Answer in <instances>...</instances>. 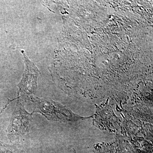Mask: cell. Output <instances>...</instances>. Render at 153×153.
I'll use <instances>...</instances> for the list:
<instances>
[{
	"label": "cell",
	"instance_id": "6da1fadb",
	"mask_svg": "<svg viewBox=\"0 0 153 153\" xmlns=\"http://www.w3.org/2000/svg\"><path fill=\"white\" fill-rule=\"evenodd\" d=\"M30 100L33 103V110L32 113H38L48 120L66 122L75 121L80 119L66 107L53 101L50 99L39 98L32 96Z\"/></svg>",
	"mask_w": 153,
	"mask_h": 153
},
{
	"label": "cell",
	"instance_id": "7a4b0ae2",
	"mask_svg": "<svg viewBox=\"0 0 153 153\" xmlns=\"http://www.w3.org/2000/svg\"><path fill=\"white\" fill-rule=\"evenodd\" d=\"M32 115L25 110L24 105L18 100L8 128V136L10 139H17L29 131Z\"/></svg>",
	"mask_w": 153,
	"mask_h": 153
},
{
	"label": "cell",
	"instance_id": "3957f363",
	"mask_svg": "<svg viewBox=\"0 0 153 153\" xmlns=\"http://www.w3.org/2000/svg\"><path fill=\"white\" fill-rule=\"evenodd\" d=\"M24 55L25 63V70L23 78L18 85L19 91V97L27 100L32 96L37 87V81L40 71L33 62L27 57L25 52L22 51Z\"/></svg>",
	"mask_w": 153,
	"mask_h": 153
}]
</instances>
